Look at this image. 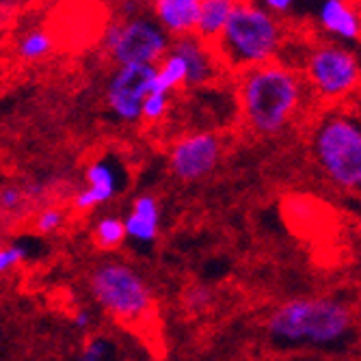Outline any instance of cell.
I'll list each match as a JSON object with an SVG mask.
<instances>
[{"instance_id":"obj_9","label":"cell","mask_w":361,"mask_h":361,"mask_svg":"<svg viewBox=\"0 0 361 361\" xmlns=\"http://www.w3.org/2000/svg\"><path fill=\"white\" fill-rule=\"evenodd\" d=\"M221 158L223 141L216 133H190L171 145L167 165L178 182L192 184L214 173Z\"/></svg>"},{"instance_id":"obj_4","label":"cell","mask_w":361,"mask_h":361,"mask_svg":"<svg viewBox=\"0 0 361 361\" xmlns=\"http://www.w3.org/2000/svg\"><path fill=\"white\" fill-rule=\"evenodd\" d=\"M310 149L316 167L336 188L361 190V121L346 113H326L316 121Z\"/></svg>"},{"instance_id":"obj_20","label":"cell","mask_w":361,"mask_h":361,"mask_svg":"<svg viewBox=\"0 0 361 361\" xmlns=\"http://www.w3.org/2000/svg\"><path fill=\"white\" fill-rule=\"evenodd\" d=\"M212 301H214V292L208 286H204V283H197V286L188 288L186 294H184V305H186V310L188 312H195V314L206 312L212 305Z\"/></svg>"},{"instance_id":"obj_17","label":"cell","mask_w":361,"mask_h":361,"mask_svg":"<svg viewBox=\"0 0 361 361\" xmlns=\"http://www.w3.org/2000/svg\"><path fill=\"white\" fill-rule=\"evenodd\" d=\"M52 48H54V39H52V35H50L48 30H44V28H30L18 39L16 54L22 61L35 63V61L46 59L52 52Z\"/></svg>"},{"instance_id":"obj_24","label":"cell","mask_w":361,"mask_h":361,"mask_svg":"<svg viewBox=\"0 0 361 361\" xmlns=\"http://www.w3.org/2000/svg\"><path fill=\"white\" fill-rule=\"evenodd\" d=\"M24 202H26V200H24V192H22V188H18V186H5L3 190H0V210L13 212V210H18Z\"/></svg>"},{"instance_id":"obj_25","label":"cell","mask_w":361,"mask_h":361,"mask_svg":"<svg viewBox=\"0 0 361 361\" xmlns=\"http://www.w3.org/2000/svg\"><path fill=\"white\" fill-rule=\"evenodd\" d=\"M22 192H24V200L28 202H37V200H44L48 195V186L42 184V182H28L22 186Z\"/></svg>"},{"instance_id":"obj_13","label":"cell","mask_w":361,"mask_h":361,"mask_svg":"<svg viewBox=\"0 0 361 361\" xmlns=\"http://www.w3.org/2000/svg\"><path fill=\"white\" fill-rule=\"evenodd\" d=\"M318 24L342 42H357L361 37V18L348 0H324L318 9Z\"/></svg>"},{"instance_id":"obj_14","label":"cell","mask_w":361,"mask_h":361,"mask_svg":"<svg viewBox=\"0 0 361 361\" xmlns=\"http://www.w3.org/2000/svg\"><path fill=\"white\" fill-rule=\"evenodd\" d=\"M202 0H154V18L171 37L192 32Z\"/></svg>"},{"instance_id":"obj_27","label":"cell","mask_w":361,"mask_h":361,"mask_svg":"<svg viewBox=\"0 0 361 361\" xmlns=\"http://www.w3.org/2000/svg\"><path fill=\"white\" fill-rule=\"evenodd\" d=\"M91 322H93V316H91V312H87V310H78V312L74 314V318H72V324L76 326L78 331H87L89 326H91Z\"/></svg>"},{"instance_id":"obj_15","label":"cell","mask_w":361,"mask_h":361,"mask_svg":"<svg viewBox=\"0 0 361 361\" xmlns=\"http://www.w3.org/2000/svg\"><path fill=\"white\" fill-rule=\"evenodd\" d=\"M234 5H236V0H202L192 32L200 39L214 44L216 37L221 35L229 13H232Z\"/></svg>"},{"instance_id":"obj_10","label":"cell","mask_w":361,"mask_h":361,"mask_svg":"<svg viewBox=\"0 0 361 361\" xmlns=\"http://www.w3.org/2000/svg\"><path fill=\"white\" fill-rule=\"evenodd\" d=\"M169 50L178 52L186 63V89H202L216 80L221 72V61L212 44L200 39L195 32H186V35L171 37Z\"/></svg>"},{"instance_id":"obj_2","label":"cell","mask_w":361,"mask_h":361,"mask_svg":"<svg viewBox=\"0 0 361 361\" xmlns=\"http://www.w3.org/2000/svg\"><path fill=\"white\" fill-rule=\"evenodd\" d=\"M353 312L336 299H292L267 318V336L277 348H331L353 334Z\"/></svg>"},{"instance_id":"obj_6","label":"cell","mask_w":361,"mask_h":361,"mask_svg":"<svg viewBox=\"0 0 361 361\" xmlns=\"http://www.w3.org/2000/svg\"><path fill=\"white\" fill-rule=\"evenodd\" d=\"M171 35L154 16L133 13L115 18L102 32V50L115 65L158 63L169 50Z\"/></svg>"},{"instance_id":"obj_5","label":"cell","mask_w":361,"mask_h":361,"mask_svg":"<svg viewBox=\"0 0 361 361\" xmlns=\"http://www.w3.org/2000/svg\"><path fill=\"white\" fill-rule=\"evenodd\" d=\"M89 294L102 312L126 324H139L154 312V292L147 279L121 259H104L93 267Z\"/></svg>"},{"instance_id":"obj_21","label":"cell","mask_w":361,"mask_h":361,"mask_svg":"<svg viewBox=\"0 0 361 361\" xmlns=\"http://www.w3.org/2000/svg\"><path fill=\"white\" fill-rule=\"evenodd\" d=\"M113 342L109 338H102V336H95V338H89L85 344H82V350H80V359L82 361H104V359H111L113 357Z\"/></svg>"},{"instance_id":"obj_19","label":"cell","mask_w":361,"mask_h":361,"mask_svg":"<svg viewBox=\"0 0 361 361\" xmlns=\"http://www.w3.org/2000/svg\"><path fill=\"white\" fill-rule=\"evenodd\" d=\"M171 93H165V91H149L145 97H143V104H141V119L143 121H160L162 117L167 115L169 111V104H171Z\"/></svg>"},{"instance_id":"obj_8","label":"cell","mask_w":361,"mask_h":361,"mask_svg":"<svg viewBox=\"0 0 361 361\" xmlns=\"http://www.w3.org/2000/svg\"><path fill=\"white\" fill-rule=\"evenodd\" d=\"M156 76V63L115 65L106 85V106L123 123L141 121L143 97L149 93Z\"/></svg>"},{"instance_id":"obj_18","label":"cell","mask_w":361,"mask_h":361,"mask_svg":"<svg viewBox=\"0 0 361 361\" xmlns=\"http://www.w3.org/2000/svg\"><path fill=\"white\" fill-rule=\"evenodd\" d=\"M93 240H95L97 247L104 249V251H113V249L121 247L126 243L123 219H119L115 214L100 216L93 225Z\"/></svg>"},{"instance_id":"obj_16","label":"cell","mask_w":361,"mask_h":361,"mask_svg":"<svg viewBox=\"0 0 361 361\" xmlns=\"http://www.w3.org/2000/svg\"><path fill=\"white\" fill-rule=\"evenodd\" d=\"M184 78H186V63H184V59L178 52L167 50L165 56H162L156 63V76H154V82H152L149 91L171 93L173 89L184 87Z\"/></svg>"},{"instance_id":"obj_12","label":"cell","mask_w":361,"mask_h":361,"mask_svg":"<svg viewBox=\"0 0 361 361\" xmlns=\"http://www.w3.org/2000/svg\"><path fill=\"white\" fill-rule=\"evenodd\" d=\"M126 240H133L141 247H149L160 234V204L154 195H139L128 216L123 219Z\"/></svg>"},{"instance_id":"obj_11","label":"cell","mask_w":361,"mask_h":361,"mask_svg":"<svg viewBox=\"0 0 361 361\" xmlns=\"http://www.w3.org/2000/svg\"><path fill=\"white\" fill-rule=\"evenodd\" d=\"M121 192V169L111 158H97L85 169V186L74 195V210L87 212L104 206Z\"/></svg>"},{"instance_id":"obj_7","label":"cell","mask_w":361,"mask_h":361,"mask_svg":"<svg viewBox=\"0 0 361 361\" xmlns=\"http://www.w3.org/2000/svg\"><path fill=\"white\" fill-rule=\"evenodd\" d=\"M312 95L324 102L344 100L361 85L359 59L338 44H318L305 59L303 72Z\"/></svg>"},{"instance_id":"obj_22","label":"cell","mask_w":361,"mask_h":361,"mask_svg":"<svg viewBox=\"0 0 361 361\" xmlns=\"http://www.w3.org/2000/svg\"><path fill=\"white\" fill-rule=\"evenodd\" d=\"M65 210H61V208H54V206H48V208H44L39 214H37V219H35V229L39 234H44V236H48V234H54V232H59V229L63 227V223H65Z\"/></svg>"},{"instance_id":"obj_23","label":"cell","mask_w":361,"mask_h":361,"mask_svg":"<svg viewBox=\"0 0 361 361\" xmlns=\"http://www.w3.org/2000/svg\"><path fill=\"white\" fill-rule=\"evenodd\" d=\"M28 257V247L26 245H7L0 247V275H7L16 267Z\"/></svg>"},{"instance_id":"obj_3","label":"cell","mask_w":361,"mask_h":361,"mask_svg":"<svg viewBox=\"0 0 361 361\" xmlns=\"http://www.w3.org/2000/svg\"><path fill=\"white\" fill-rule=\"evenodd\" d=\"M286 39L277 16L251 0H236L221 35L212 44L216 56L229 70H249L273 61Z\"/></svg>"},{"instance_id":"obj_1","label":"cell","mask_w":361,"mask_h":361,"mask_svg":"<svg viewBox=\"0 0 361 361\" xmlns=\"http://www.w3.org/2000/svg\"><path fill=\"white\" fill-rule=\"evenodd\" d=\"M312 95L305 76L279 61L243 70L238 106L243 123L255 137H277L294 123Z\"/></svg>"},{"instance_id":"obj_26","label":"cell","mask_w":361,"mask_h":361,"mask_svg":"<svg viewBox=\"0 0 361 361\" xmlns=\"http://www.w3.org/2000/svg\"><path fill=\"white\" fill-rule=\"evenodd\" d=\"M262 7L271 11L273 16H283L294 7V0H259Z\"/></svg>"}]
</instances>
